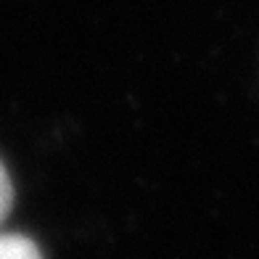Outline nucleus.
Here are the masks:
<instances>
[{
  "label": "nucleus",
  "instance_id": "1",
  "mask_svg": "<svg viewBox=\"0 0 259 259\" xmlns=\"http://www.w3.org/2000/svg\"><path fill=\"white\" fill-rule=\"evenodd\" d=\"M0 259H42V254L27 235L0 230Z\"/></svg>",
  "mask_w": 259,
  "mask_h": 259
},
{
  "label": "nucleus",
  "instance_id": "2",
  "mask_svg": "<svg viewBox=\"0 0 259 259\" xmlns=\"http://www.w3.org/2000/svg\"><path fill=\"white\" fill-rule=\"evenodd\" d=\"M11 206H14V185H11L6 167L0 164V225H3V220L8 217Z\"/></svg>",
  "mask_w": 259,
  "mask_h": 259
}]
</instances>
